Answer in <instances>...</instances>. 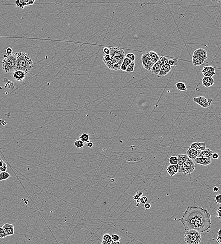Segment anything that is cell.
Wrapping results in <instances>:
<instances>
[{
  "label": "cell",
  "instance_id": "obj_45",
  "mask_svg": "<svg viewBox=\"0 0 221 244\" xmlns=\"http://www.w3.org/2000/svg\"><path fill=\"white\" fill-rule=\"evenodd\" d=\"M103 51H104V53L106 54H109L110 53V49L106 48V47L104 48V49H103Z\"/></svg>",
  "mask_w": 221,
  "mask_h": 244
},
{
  "label": "cell",
  "instance_id": "obj_22",
  "mask_svg": "<svg viewBox=\"0 0 221 244\" xmlns=\"http://www.w3.org/2000/svg\"><path fill=\"white\" fill-rule=\"evenodd\" d=\"M176 86L179 91L186 92L187 91V87H186L185 84L183 82H178L176 84Z\"/></svg>",
  "mask_w": 221,
  "mask_h": 244
},
{
  "label": "cell",
  "instance_id": "obj_16",
  "mask_svg": "<svg viewBox=\"0 0 221 244\" xmlns=\"http://www.w3.org/2000/svg\"><path fill=\"white\" fill-rule=\"evenodd\" d=\"M178 173H182V169L183 163L188 159L187 155L179 154L178 155Z\"/></svg>",
  "mask_w": 221,
  "mask_h": 244
},
{
  "label": "cell",
  "instance_id": "obj_33",
  "mask_svg": "<svg viewBox=\"0 0 221 244\" xmlns=\"http://www.w3.org/2000/svg\"><path fill=\"white\" fill-rule=\"evenodd\" d=\"M126 56L129 58L132 62H134L136 59V56H135V54H133V53H131L126 54Z\"/></svg>",
  "mask_w": 221,
  "mask_h": 244
},
{
  "label": "cell",
  "instance_id": "obj_41",
  "mask_svg": "<svg viewBox=\"0 0 221 244\" xmlns=\"http://www.w3.org/2000/svg\"><path fill=\"white\" fill-rule=\"evenodd\" d=\"M123 62L126 63V64L128 66L129 64L131 63L132 61H131L129 58H128V57L126 56V57L124 58V60H123Z\"/></svg>",
  "mask_w": 221,
  "mask_h": 244
},
{
  "label": "cell",
  "instance_id": "obj_7",
  "mask_svg": "<svg viewBox=\"0 0 221 244\" xmlns=\"http://www.w3.org/2000/svg\"><path fill=\"white\" fill-rule=\"evenodd\" d=\"M141 61L143 67L147 71H150L154 63L151 60L147 52H145L141 56Z\"/></svg>",
  "mask_w": 221,
  "mask_h": 244
},
{
  "label": "cell",
  "instance_id": "obj_19",
  "mask_svg": "<svg viewBox=\"0 0 221 244\" xmlns=\"http://www.w3.org/2000/svg\"><path fill=\"white\" fill-rule=\"evenodd\" d=\"M190 148L193 149H199V150H204L206 149V144L204 142H195L192 143L190 145Z\"/></svg>",
  "mask_w": 221,
  "mask_h": 244
},
{
  "label": "cell",
  "instance_id": "obj_27",
  "mask_svg": "<svg viewBox=\"0 0 221 244\" xmlns=\"http://www.w3.org/2000/svg\"><path fill=\"white\" fill-rule=\"evenodd\" d=\"M6 231L7 236H12L14 234L15 229L14 226L10 227L4 229Z\"/></svg>",
  "mask_w": 221,
  "mask_h": 244
},
{
  "label": "cell",
  "instance_id": "obj_29",
  "mask_svg": "<svg viewBox=\"0 0 221 244\" xmlns=\"http://www.w3.org/2000/svg\"><path fill=\"white\" fill-rule=\"evenodd\" d=\"M103 240H105L108 242L110 244H112L113 242V240L112 239V237L109 234H105L103 237Z\"/></svg>",
  "mask_w": 221,
  "mask_h": 244
},
{
  "label": "cell",
  "instance_id": "obj_32",
  "mask_svg": "<svg viewBox=\"0 0 221 244\" xmlns=\"http://www.w3.org/2000/svg\"><path fill=\"white\" fill-rule=\"evenodd\" d=\"M169 63L171 66H176L178 65V61L176 59H170L169 60Z\"/></svg>",
  "mask_w": 221,
  "mask_h": 244
},
{
  "label": "cell",
  "instance_id": "obj_2",
  "mask_svg": "<svg viewBox=\"0 0 221 244\" xmlns=\"http://www.w3.org/2000/svg\"><path fill=\"white\" fill-rule=\"evenodd\" d=\"M110 61L105 63V65L110 70L118 71L126 57L125 51L119 47H112L110 48Z\"/></svg>",
  "mask_w": 221,
  "mask_h": 244
},
{
  "label": "cell",
  "instance_id": "obj_56",
  "mask_svg": "<svg viewBox=\"0 0 221 244\" xmlns=\"http://www.w3.org/2000/svg\"><path fill=\"white\" fill-rule=\"evenodd\" d=\"M3 161L2 160H0V167L3 165Z\"/></svg>",
  "mask_w": 221,
  "mask_h": 244
},
{
  "label": "cell",
  "instance_id": "obj_11",
  "mask_svg": "<svg viewBox=\"0 0 221 244\" xmlns=\"http://www.w3.org/2000/svg\"><path fill=\"white\" fill-rule=\"evenodd\" d=\"M207 59V58H205L193 53V56H192V63L194 66H200L202 65L205 62Z\"/></svg>",
  "mask_w": 221,
  "mask_h": 244
},
{
  "label": "cell",
  "instance_id": "obj_6",
  "mask_svg": "<svg viewBox=\"0 0 221 244\" xmlns=\"http://www.w3.org/2000/svg\"><path fill=\"white\" fill-rule=\"evenodd\" d=\"M196 168V165L193 160L188 158L183 163L182 169V173L185 175L192 173Z\"/></svg>",
  "mask_w": 221,
  "mask_h": 244
},
{
  "label": "cell",
  "instance_id": "obj_48",
  "mask_svg": "<svg viewBox=\"0 0 221 244\" xmlns=\"http://www.w3.org/2000/svg\"><path fill=\"white\" fill-rule=\"evenodd\" d=\"M87 146H88V147H89V148H92V147H93V146H94V144H93V143L89 142L87 143Z\"/></svg>",
  "mask_w": 221,
  "mask_h": 244
},
{
  "label": "cell",
  "instance_id": "obj_3",
  "mask_svg": "<svg viewBox=\"0 0 221 244\" xmlns=\"http://www.w3.org/2000/svg\"><path fill=\"white\" fill-rule=\"evenodd\" d=\"M17 70H21L26 73L30 72L33 67V62L30 55L26 53L16 52Z\"/></svg>",
  "mask_w": 221,
  "mask_h": 244
},
{
  "label": "cell",
  "instance_id": "obj_17",
  "mask_svg": "<svg viewBox=\"0 0 221 244\" xmlns=\"http://www.w3.org/2000/svg\"><path fill=\"white\" fill-rule=\"evenodd\" d=\"M167 172L169 175L171 176L176 175L178 173V164H170L167 168Z\"/></svg>",
  "mask_w": 221,
  "mask_h": 244
},
{
  "label": "cell",
  "instance_id": "obj_14",
  "mask_svg": "<svg viewBox=\"0 0 221 244\" xmlns=\"http://www.w3.org/2000/svg\"><path fill=\"white\" fill-rule=\"evenodd\" d=\"M194 162L201 165L207 166L211 163V157H198L195 158Z\"/></svg>",
  "mask_w": 221,
  "mask_h": 244
},
{
  "label": "cell",
  "instance_id": "obj_24",
  "mask_svg": "<svg viewBox=\"0 0 221 244\" xmlns=\"http://www.w3.org/2000/svg\"><path fill=\"white\" fill-rule=\"evenodd\" d=\"M80 140H82L84 144H87L90 142L89 136L88 134L83 133L80 137Z\"/></svg>",
  "mask_w": 221,
  "mask_h": 244
},
{
  "label": "cell",
  "instance_id": "obj_52",
  "mask_svg": "<svg viewBox=\"0 0 221 244\" xmlns=\"http://www.w3.org/2000/svg\"><path fill=\"white\" fill-rule=\"evenodd\" d=\"M138 194V195H139V196H140L141 197L142 196H143V193H142V192H137V194Z\"/></svg>",
  "mask_w": 221,
  "mask_h": 244
},
{
  "label": "cell",
  "instance_id": "obj_28",
  "mask_svg": "<svg viewBox=\"0 0 221 244\" xmlns=\"http://www.w3.org/2000/svg\"><path fill=\"white\" fill-rule=\"evenodd\" d=\"M135 63L134 62H132L128 66L127 68L126 69V72H134L135 69Z\"/></svg>",
  "mask_w": 221,
  "mask_h": 244
},
{
  "label": "cell",
  "instance_id": "obj_20",
  "mask_svg": "<svg viewBox=\"0 0 221 244\" xmlns=\"http://www.w3.org/2000/svg\"><path fill=\"white\" fill-rule=\"evenodd\" d=\"M213 153L211 149L210 148H206L201 151L198 157H211Z\"/></svg>",
  "mask_w": 221,
  "mask_h": 244
},
{
  "label": "cell",
  "instance_id": "obj_44",
  "mask_svg": "<svg viewBox=\"0 0 221 244\" xmlns=\"http://www.w3.org/2000/svg\"><path fill=\"white\" fill-rule=\"evenodd\" d=\"M211 158L214 160H217L219 158V155L217 153H213L212 155Z\"/></svg>",
  "mask_w": 221,
  "mask_h": 244
},
{
  "label": "cell",
  "instance_id": "obj_21",
  "mask_svg": "<svg viewBox=\"0 0 221 244\" xmlns=\"http://www.w3.org/2000/svg\"><path fill=\"white\" fill-rule=\"evenodd\" d=\"M148 54L151 60L153 63H156L160 60L159 55L155 52L151 51L148 52Z\"/></svg>",
  "mask_w": 221,
  "mask_h": 244
},
{
  "label": "cell",
  "instance_id": "obj_10",
  "mask_svg": "<svg viewBox=\"0 0 221 244\" xmlns=\"http://www.w3.org/2000/svg\"><path fill=\"white\" fill-rule=\"evenodd\" d=\"M169 59L165 57L164 64L161 67V70L159 73L160 77H163L168 74L172 70V66L169 63Z\"/></svg>",
  "mask_w": 221,
  "mask_h": 244
},
{
  "label": "cell",
  "instance_id": "obj_1",
  "mask_svg": "<svg viewBox=\"0 0 221 244\" xmlns=\"http://www.w3.org/2000/svg\"><path fill=\"white\" fill-rule=\"evenodd\" d=\"M211 216L208 210L201 207H189L179 221L185 231L194 230L203 233L211 228Z\"/></svg>",
  "mask_w": 221,
  "mask_h": 244
},
{
  "label": "cell",
  "instance_id": "obj_15",
  "mask_svg": "<svg viewBox=\"0 0 221 244\" xmlns=\"http://www.w3.org/2000/svg\"><path fill=\"white\" fill-rule=\"evenodd\" d=\"M201 150L193 149L189 147V149L186 151V154L188 158L192 160H195V158L198 157L201 152Z\"/></svg>",
  "mask_w": 221,
  "mask_h": 244
},
{
  "label": "cell",
  "instance_id": "obj_34",
  "mask_svg": "<svg viewBox=\"0 0 221 244\" xmlns=\"http://www.w3.org/2000/svg\"><path fill=\"white\" fill-rule=\"evenodd\" d=\"M110 54H106L105 56H104L103 57V62H104V63H106L110 61Z\"/></svg>",
  "mask_w": 221,
  "mask_h": 244
},
{
  "label": "cell",
  "instance_id": "obj_40",
  "mask_svg": "<svg viewBox=\"0 0 221 244\" xmlns=\"http://www.w3.org/2000/svg\"><path fill=\"white\" fill-rule=\"evenodd\" d=\"M216 213H217V215H216V217L219 218V219H221V207H219L217 208Z\"/></svg>",
  "mask_w": 221,
  "mask_h": 244
},
{
  "label": "cell",
  "instance_id": "obj_23",
  "mask_svg": "<svg viewBox=\"0 0 221 244\" xmlns=\"http://www.w3.org/2000/svg\"><path fill=\"white\" fill-rule=\"evenodd\" d=\"M11 177V175L6 172H2L0 173V181L6 180Z\"/></svg>",
  "mask_w": 221,
  "mask_h": 244
},
{
  "label": "cell",
  "instance_id": "obj_13",
  "mask_svg": "<svg viewBox=\"0 0 221 244\" xmlns=\"http://www.w3.org/2000/svg\"><path fill=\"white\" fill-rule=\"evenodd\" d=\"M26 73L21 70H16L13 72V77L16 81H24L26 77Z\"/></svg>",
  "mask_w": 221,
  "mask_h": 244
},
{
  "label": "cell",
  "instance_id": "obj_38",
  "mask_svg": "<svg viewBox=\"0 0 221 244\" xmlns=\"http://www.w3.org/2000/svg\"><path fill=\"white\" fill-rule=\"evenodd\" d=\"M215 201L217 204L221 205V194H217L215 196Z\"/></svg>",
  "mask_w": 221,
  "mask_h": 244
},
{
  "label": "cell",
  "instance_id": "obj_5",
  "mask_svg": "<svg viewBox=\"0 0 221 244\" xmlns=\"http://www.w3.org/2000/svg\"><path fill=\"white\" fill-rule=\"evenodd\" d=\"M184 240L187 244H199L201 240V233L194 230L187 231L184 236Z\"/></svg>",
  "mask_w": 221,
  "mask_h": 244
},
{
  "label": "cell",
  "instance_id": "obj_36",
  "mask_svg": "<svg viewBox=\"0 0 221 244\" xmlns=\"http://www.w3.org/2000/svg\"><path fill=\"white\" fill-rule=\"evenodd\" d=\"M7 170V165L5 162H3V165L0 167V171L1 172H6Z\"/></svg>",
  "mask_w": 221,
  "mask_h": 244
},
{
  "label": "cell",
  "instance_id": "obj_42",
  "mask_svg": "<svg viewBox=\"0 0 221 244\" xmlns=\"http://www.w3.org/2000/svg\"><path fill=\"white\" fill-rule=\"evenodd\" d=\"M140 198L141 197L138 195L137 194H136L134 196V197H133V199L136 201V202H137V203H138V204H139L140 203Z\"/></svg>",
  "mask_w": 221,
  "mask_h": 244
},
{
  "label": "cell",
  "instance_id": "obj_54",
  "mask_svg": "<svg viewBox=\"0 0 221 244\" xmlns=\"http://www.w3.org/2000/svg\"><path fill=\"white\" fill-rule=\"evenodd\" d=\"M217 235H218V236L221 237V229H219L218 233H217Z\"/></svg>",
  "mask_w": 221,
  "mask_h": 244
},
{
  "label": "cell",
  "instance_id": "obj_51",
  "mask_svg": "<svg viewBox=\"0 0 221 244\" xmlns=\"http://www.w3.org/2000/svg\"><path fill=\"white\" fill-rule=\"evenodd\" d=\"M210 1L214 3H219L221 2V0H210Z\"/></svg>",
  "mask_w": 221,
  "mask_h": 244
},
{
  "label": "cell",
  "instance_id": "obj_55",
  "mask_svg": "<svg viewBox=\"0 0 221 244\" xmlns=\"http://www.w3.org/2000/svg\"><path fill=\"white\" fill-rule=\"evenodd\" d=\"M102 244H110L109 243H108V242H107V241H105V240H103V241H102Z\"/></svg>",
  "mask_w": 221,
  "mask_h": 244
},
{
  "label": "cell",
  "instance_id": "obj_25",
  "mask_svg": "<svg viewBox=\"0 0 221 244\" xmlns=\"http://www.w3.org/2000/svg\"><path fill=\"white\" fill-rule=\"evenodd\" d=\"M16 5L19 8L23 9L25 7V3L24 0H16Z\"/></svg>",
  "mask_w": 221,
  "mask_h": 244
},
{
  "label": "cell",
  "instance_id": "obj_49",
  "mask_svg": "<svg viewBox=\"0 0 221 244\" xmlns=\"http://www.w3.org/2000/svg\"><path fill=\"white\" fill-rule=\"evenodd\" d=\"M216 241H217V243H219V244H221V237L218 236L216 238Z\"/></svg>",
  "mask_w": 221,
  "mask_h": 244
},
{
  "label": "cell",
  "instance_id": "obj_30",
  "mask_svg": "<svg viewBox=\"0 0 221 244\" xmlns=\"http://www.w3.org/2000/svg\"><path fill=\"white\" fill-rule=\"evenodd\" d=\"M74 145L77 148H82L84 145V143L80 139V140H76L75 142Z\"/></svg>",
  "mask_w": 221,
  "mask_h": 244
},
{
  "label": "cell",
  "instance_id": "obj_31",
  "mask_svg": "<svg viewBox=\"0 0 221 244\" xmlns=\"http://www.w3.org/2000/svg\"><path fill=\"white\" fill-rule=\"evenodd\" d=\"M7 236V233L3 227H0V238H3Z\"/></svg>",
  "mask_w": 221,
  "mask_h": 244
},
{
  "label": "cell",
  "instance_id": "obj_8",
  "mask_svg": "<svg viewBox=\"0 0 221 244\" xmlns=\"http://www.w3.org/2000/svg\"><path fill=\"white\" fill-rule=\"evenodd\" d=\"M193 101L194 102L196 103L198 105L201 107L202 108H208L210 106L212 100L210 101V99H207L206 97L204 96H199V97L193 98Z\"/></svg>",
  "mask_w": 221,
  "mask_h": 244
},
{
  "label": "cell",
  "instance_id": "obj_4",
  "mask_svg": "<svg viewBox=\"0 0 221 244\" xmlns=\"http://www.w3.org/2000/svg\"><path fill=\"white\" fill-rule=\"evenodd\" d=\"M2 63V69L7 73L12 72L17 70V56L16 53L4 55Z\"/></svg>",
  "mask_w": 221,
  "mask_h": 244
},
{
  "label": "cell",
  "instance_id": "obj_50",
  "mask_svg": "<svg viewBox=\"0 0 221 244\" xmlns=\"http://www.w3.org/2000/svg\"><path fill=\"white\" fill-rule=\"evenodd\" d=\"M213 190V191L214 192H218V190H219V188H218L217 186H214V187Z\"/></svg>",
  "mask_w": 221,
  "mask_h": 244
},
{
  "label": "cell",
  "instance_id": "obj_37",
  "mask_svg": "<svg viewBox=\"0 0 221 244\" xmlns=\"http://www.w3.org/2000/svg\"><path fill=\"white\" fill-rule=\"evenodd\" d=\"M111 237H112V240L114 241H120V237L117 234L112 235Z\"/></svg>",
  "mask_w": 221,
  "mask_h": 244
},
{
  "label": "cell",
  "instance_id": "obj_26",
  "mask_svg": "<svg viewBox=\"0 0 221 244\" xmlns=\"http://www.w3.org/2000/svg\"><path fill=\"white\" fill-rule=\"evenodd\" d=\"M169 163L170 164L176 165L178 164V156H171L169 158Z\"/></svg>",
  "mask_w": 221,
  "mask_h": 244
},
{
  "label": "cell",
  "instance_id": "obj_46",
  "mask_svg": "<svg viewBox=\"0 0 221 244\" xmlns=\"http://www.w3.org/2000/svg\"><path fill=\"white\" fill-rule=\"evenodd\" d=\"M151 207V205L149 203H147L144 204V207H145V209H147V210H148V209H150Z\"/></svg>",
  "mask_w": 221,
  "mask_h": 244
},
{
  "label": "cell",
  "instance_id": "obj_12",
  "mask_svg": "<svg viewBox=\"0 0 221 244\" xmlns=\"http://www.w3.org/2000/svg\"><path fill=\"white\" fill-rule=\"evenodd\" d=\"M201 72L205 77H212L215 74V70L213 66H204Z\"/></svg>",
  "mask_w": 221,
  "mask_h": 244
},
{
  "label": "cell",
  "instance_id": "obj_47",
  "mask_svg": "<svg viewBox=\"0 0 221 244\" xmlns=\"http://www.w3.org/2000/svg\"><path fill=\"white\" fill-rule=\"evenodd\" d=\"M6 53L7 54H11L13 53V50L11 48H8L6 50Z\"/></svg>",
  "mask_w": 221,
  "mask_h": 244
},
{
  "label": "cell",
  "instance_id": "obj_43",
  "mask_svg": "<svg viewBox=\"0 0 221 244\" xmlns=\"http://www.w3.org/2000/svg\"><path fill=\"white\" fill-rule=\"evenodd\" d=\"M127 67L128 65L126 63L123 62L122 64H121V67H120V70H122V71H124V72H126V69L127 68Z\"/></svg>",
  "mask_w": 221,
  "mask_h": 244
},
{
  "label": "cell",
  "instance_id": "obj_35",
  "mask_svg": "<svg viewBox=\"0 0 221 244\" xmlns=\"http://www.w3.org/2000/svg\"><path fill=\"white\" fill-rule=\"evenodd\" d=\"M36 0H24L25 3V6H30L33 5Z\"/></svg>",
  "mask_w": 221,
  "mask_h": 244
},
{
  "label": "cell",
  "instance_id": "obj_53",
  "mask_svg": "<svg viewBox=\"0 0 221 244\" xmlns=\"http://www.w3.org/2000/svg\"><path fill=\"white\" fill-rule=\"evenodd\" d=\"M120 241H113L112 242V244H120Z\"/></svg>",
  "mask_w": 221,
  "mask_h": 244
},
{
  "label": "cell",
  "instance_id": "obj_39",
  "mask_svg": "<svg viewBox=\"0 0 221 244\" xmlns=\"http://www.w3.org/2000/svg\"><path fill=\"white\" fill-rule=\"evenodd\" d=\"M148 198L147 196H142L140 198V203L142 204H145L147 202Z\"/></svg>",
  "mask_w": 221,
  "mask_h": 244
},
{
  "label": "cell",
  "instance_id": "obj_9",
  "mask_svg": "<svg viewBox=\"0 0 221 244\" xmlns=\"http://www.w3.org/2000/svg\"><path fill=\"white\" fill-rule=\"evenodd\" d=\"M165 56H160V60L156 63H154L151 68L152 72L156 75H158L162 65L164 64L165 61Z\"/></svg>",
  "mask_w": 221,
  "mask_h": 244
},
{
  "label": "cell",
  "instance_id": "obj_18",
  "mask_svg": "<svg viewBox=\"0 0 221 244\" xmlns=\"http://www.w3.org/2000/svg\"><path fill=\"white\" fill-rule=\"evenodd\" d=\"M202 83L204 86L205 87H210L212 86L214 83V80L212 77H205L204 76L202 80Z\"/></svg>",
  "mask_w": 221,
  "mask_h": 244
}]
</instances>
